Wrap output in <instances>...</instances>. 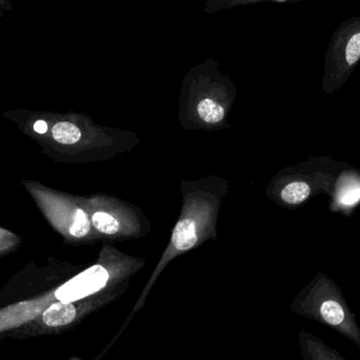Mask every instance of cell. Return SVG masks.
<instances>
[{"mask_svg":"<svg viewBox=\"0 0 360 360\" xmlns=\"http://www.w3.org/2000/svg\"><path fill=\"white\" fill-rule=\"evenodd\" d=\"M109 274L101 266H93L61 285L55 296L59 302H72L97 293L107 283Z\"/></svg>","mask_w":360,"mask_h":360,"instance_id":"obj_3","label":"cell"},{"mask_svg":"<svg viewBox=\"0 0 360 360\" xmlns=\"http://www.w3.org/2000/svg\"><path fill=\"white\" fill-rule=\"evenodd\" d=\"M198 113L206 122H219L224 117L223 108L211 98H205L200 101L198 105Z\"/></svg>","mask_w":360,"mask_h":360,"instance_id":"obj_10","label":"cell"},{"mask_svg":"<svg viewBox=\"0 0 360 360\" xmlns=\"http://www.w3.org/2000/svg\"><path fill=\"white\" fill-rule=\"evenodd\" d=\"M298 344L302 360H347L337 350L306 330L298 333Z\"/></svg>","mask_w":360,"mask_h":360,"instance_id":"obj_4","label":"cell"},{"mask_svg":"<svg viewBox=\"0 0 360 360\" xmlns=\"http://www.w3.org/2000/svg\"><path fill=\"white\" fill-rule=\"evenodd\" d=\"M292 310L297 316L335 330L360 349V327L356 317L334 288L325 285L314 288L298 298Z\"/></svg>","mask_w":360,"mask_h":360,"instance_id":"obj_1","label":"cell"},{"mask_svg":"<svg viewBox=\"0 0 360 360\" xmlns=\"http://www.w3.org/2000/svg\"><path fill=\"white\" fill-rule=\"evenodd\" d=\"M196 224L192 219H184L178 222L173 234V243L175 249L185 251L194 247L197 243Z\"/></svg>","mask_w":360,"mask_h":360,"instance_id":"obj_6","label":"cell"},{"mask_svg":"<svg viewBox=\"0 0 360 360\" xmlns=\"http://www.w3.org/2000/svg\"><path fill=\"white\" fill-rule=\"evenodd\" d=\"M76 311L70 302H57L44 311V323L49 327H61L72 323L75 319Z\"/></svg>","mask_w":360,"mask_h":360,"instance_id":"obj_5","label":"cell"},{"mask_svg":"<svg viewBox=\"0 0 360 360\" xmlns=\"http://www.w3.org/2000/svg\"><path fill=\"white\" fill-rule=\"evenodd\" d=\"M90 224L86 213L82 209H77L74 213V221L70 228V233L75 237H84L88 234Z\"/></svg>","mask_w":360,"mask_h":360,"instance_id":"obj_12","label":"cell"},{"mask_svg":"<svg viewBox=\"0 0 360 360\" xmlns=\"http://www.w3.org/2000/svg\"><path fill=\"white\" fill-rule=\"evenodd\" d=\"M34 130L39 133V134H44L46 130H48V124H46V122H44V120H38V122L34 124Z\"/></svg>","mask_w":360,"mask_h":360,"instance_id":"obj_14","label":"cell"},{"mask_svg":"<svg viewBox=\"0 0 360 360\" xmlns=\"http://www.w3.org/2000/svg\"><path fill=\"white\" fill-rule=\"evenodd\" d=\"M297 2L302 0H207L204 6V13L213 14L220 11L230 10L238 6H249V4H259V2Z\"/></svg>","mask_w":360,"mask_h":360,"instance_id":"obj_7","label":"cell"},{"mask_svg":"<svg viewBox=\"0 0 360 360\" xmlns=\"http://www.w3.org/2000/svg\"><path fill=\"white\" fill-rule=\"evenodd\" d=\"M328 63L342 70L352 69L360 60V16L340 23L330 40Z\"/></svg>","mask_w":360,"mask_h":360,"instance_id":"obj_2","label":"cell"},{"mask_svg":"<svg viewBox=\"0 0 360 360\" xmlns=\"http://www.w3.org/2000/svg\"><path fill=\"white\" fill-rule=\"evenodd\" d=\"M310 186L304 181L291 182L283 188L281 197L289 205H298L308 198L310 195Z\"/></svg>","mask_w":360,"mask_h":360,"instance_id":"obj_8","label":"cell"},{"mask_svg":"<svg viewBox=\"0 0 360 360\" xmlns=\"http://www.w3.org/2000/svg\"><path fill=\"white\" fill-rule=\"evenodd\" d=\"M93 226L99 231V232L105 233V234H114L118 232L120 224L118 220L108 213L104 212H97L92 216Z\"/></svg>","mask_w":360,"mask_h":360,"instance_id":"obj_11","label":"cell"},{"mask_svg":"<svg viewBox=\"0 0 360 360\" xmlns=\"http://www.w3.org/2000/svg\"><path fill=\"white\" fill-rule=\"evenodd\" d=\"M0 8H1V10H13L12 4H11L10 0H0Z\"/></svg>","mask_w":360,"mask_h":360,"instance_id":"obj_15","label":"cell"},{"mask_svg":"<svg viewBox=\"0 0 360 360\" xmlns=\"http://www.w3.org/2000/svg\"><path fill=\"white\" fill-rule=\"evenodd\" d=\"M360 199V186H354L351 190L347 191L342 196V201L346 205H352Z\"/></svg>","mask_w":360,"mask_h":360,"instance_id":"obj_13","label":"cell"},{"mask_svg":"<svg viewBox=\"0 0 360 360\" xmlns=\"http://www.w3.org/2000/svg\"><path fill=\"white\" fill-rule=\"evenodd\" d=\"M53 137L55 141L63 145H72L77 143L80 139V131L75 124L71 122H58L53 127Z\"/></svg>","mask_w":360,"mask_h":360,"instance_id":"obj_9","label":"cell"}]
</instances>
